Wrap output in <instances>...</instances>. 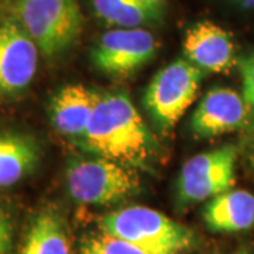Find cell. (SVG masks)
<instances>
[{"label":"cell","mask_w":254,"mask_h":254,"mask_svg":"<svg viewBox=\"0 0 254 254\" xmlns=\"http://www.w3.org/2000/svg\"><path fill=\"white\" fill-rule=\"evenodd\" d=\"M239 254H246V253H239Z\"/></svg>","instance_id":"obj_21"},{"label":"cell","mask_w":254,"mask_h":254,"mask_svg":"<svg viewBox=\"0 0 254 254\" xmlns=\"http://www.w3.org/2000/svg\"><path fill=\"white\" fill-rule=\"evenodd\" d=\"M203 71L187 58L177 60L155 73L144 95V105L158 128L173 130L196 99Z\"/></svg>","instance_id":"obj_5"},{"label":"cell","mask_w":254,"mask_h":254,"mask_svg":"<svg viewBox=\"0 0 254 254\" xmlns=\"http://www.w3.org/2000/svg\"><path fill=\"white\" fill-rule=\"evenodd\" d=\"M13 229L10 225L9 218L0 209V254H9L11 249Z\"/></svg>","instance_id":"obj_18"},{"label":"cell","mask_w":254,"mask_h":254,"mask_svg":"<svg viewBox=\"0 0 254 254\" xmlns=\"http://www.w3.org/2000/svg\"><path fill=\"white\" fill-rule=\"evenodd\" d=\"M158 41L144 28H118L100 37L91 53L92 63L110 76H128L157 54Z\"/></svg>","instance_id":"obj_7"},{"label":"cell","mask_w":254,"mask_h":254,"mask_svg":"<svg viewBox=\"0 0 254 254\" xmlns=\"http://www.w3.org/2000/svg\"><path fill=\"white\" fill-rule=\"evenodd\" d=\"M102 233L151 254H180L195 245V233L164 213L145 206L119 209L99 223Z\"/></svg>","instance_id":"obj_2"},{"label":"cell","mask_w":254,"mask_h":254,"mask_svg":"<svg viewBox=\"0 0 254 254\" xmlns=\"http://www.w3.org/2000/svg\"><path fill=\"white\" fill-rule=\"evenodd\" d=\"M65 180L71 198L91 206L113 205L140 190V178L134 170L99 155L72 158L66 165Z\"/></svg>","instance_id":"obj_3"},{"label":"cell","mask_w":254,"mask_h":254,"mask_svg":"<svg viewBox=\"0 0 254 254\" xmlns=\"http://www.w3.org/2000/svg\"><path fill=\"white\" fill-rule=\"evenodd\" d=\"M40 145L33 137L0 133V188L11 187L33 173L40 163Z\"/></svg>","instance_id":"obj_13"},{"label":"cell","mask_w":254,"mask_h":254,"mask_svg":"<svg viewBox=\"0 0 254 254\" xmlns=\"http://www.w3.org/2000/svg\"><path fill=\"white\" fill-rule=\"evenodd\" d=\"M92 154L126 165H143L154 140L141 115L125 93H99L85 134L78 141Z\"/></svg>","instance_id":"obj_1"},{"label":"cell","mask_w":254,"mask_h":254,"mask_svg":"<svg viewBox=\"0 0 254 254\" xmlns=\"http://www.w3.org/2000/svg\"><path fill=\"white\" fill-rule=\"evenodd\" d=\"M81 254H151L137 246L102 233L88 239L82 246Z\"/></svg>","instance_id":"obj_16"},{"label":"cell","mask_w":254,"mask_h":254,"mask_svg":"<svg viewBox=\"0 0 254 254\" xmlns=\"http://www.w3.org/2000/svg\"><path fill=\"white\" fill-rule=\"evenodd\" d=\"M18 254H71L65 222L58 210L46 208L37 213Z\"/></svg>","instance_id":"obj_14"},{"label":"cell","mask_w":254,"mask_h":254,"mask_svg":"<svg viewBox=\"0 0 254 254\" xmlns=\"http://www.w3.org/2000/svg\"><path fill=\"white\" fill-rule=\"evenodd\" d=\"M203 220L212 232L236 233L254 226V195L246 190H230L209 200Z\"/></svg>","instance_id":"obj_12"},{"label":"cell","mask_w":254,"mask_h":254,"mask_svg":"<svg viewBox=\"0 0 254 254\" xmlns=\"http://www.w3.org/2000/svg\"><path fill=\"white\" fill-rule=\"evenodd\" d=\"M14 14L40 53L50 58L69 50L83 26L76 0H17Z\"/></svg>","instance_id":"obj_4"},{"label":"cell","mask_w":254,"mask_h":254,"mask_svg":"<svg viewBox=\"0 0 254 254\" xmlns=\"http://www.w3.org/2000/svg\"><path fill=\"white\" fill-rule=\"evenodd\" d=\"M157 1H163V0H157Z\"/></svg>","instance_id":"obj_20"},{"label":"cell","mask_w":254,"mask_h":254,"mask_svg":"<svg viewBox=\"0 0 254 254\" xmlns=\"http://www.w3.org/2000/svg\"><path fill=\"white\" fill-rule=\"evenodd\" d=\"M184 53L187 60L203 72H226L236 64L230 33L212 21H199L188 28Z\"/></svg>","instance_id":"obj_10"},{"label":"cell","mask_w":254,"mask_h":254,"mask_svg":"<svg viewBox=\"0 0 254 254\" xmlns=\"http://www.w3.org/2000/svg\"><path fill=\"white\" fill-rule=\"evenodd\" d=\"M236 1L246 9H254V0H236Z\"/></svg>","instance_id":"obj_19"},{"label":"cell","mask_w":254,"mask_h":254,"mask_svg":"<svg viewBox=\"0 0 254 254\" xmlns=\"http://www.w3.org/2000/svg\"><path fill=\"white\" fill-rule=\"evenodd\" d=\"M249 106L243 96L229 88H215L200 100L190 119V128L198 138H212L237 130L247 120Z\"/></svg>","instance_id":"obj_9"},{"label":"cell","mask_w":254,"mask_h":254,"mask_svg":"<svg viewBox=\"0 0 254 254\" xmlns=\"http://www.w3.org/2000/svg\"><path fill=\"white\" fill-rule=\"evenodd\" d=\"M99 93L83 85H66L55 93L50 103L53 126L64 136L79 141L89 125Z\"/></svg>","instance_id":"obj_11"},{"label":"cell","mask_w":254,"mask_h":254,"mask_svg":"<svg viewBox=\"0 0 254 254\" xmlns=\"http://www.w3.org/2000/svg\"><path fill=\"white\" fill-rule=\"evenodd\" d=\"M38 47L16 20L0 24V95L21 93L37 72Z\"/></svg>","instance_id":"obj_8"},{"label":"cell","mask_w":254,"mask_h":254,"mask_svg":"<svg viewBox=\"0 0 254 254\" xmlns=\"http://www.w3.org/2000/svg\"><path fill=\"white\" fill-rule=\"evenodd\" d=\"M237 148L227 144L192 157L184 164L177 180L180 206H190L210 200L233 190L236 180Z\"/></svg>","instance_id":"obj_6"},{"label":"cell","mask_w":254,"mask_h":254,"mask_svg":"<svg viewBox=\"0 0 254 254\" xmlns=\"http://www.w3.org/2000/svg\"><path fill=\"white\" fill-rule=\"evenodd\" d=\"M96 14L119 28H141L163 17V1L157 0H92Z\"/></svg>","instance_id":"obj_15"},{"label":"cell","mask_w":254,"mask_h":254,"mask_svg":"<svg viewBox=\"0 0 254 254\" xmlns=\"http://www.w3.org/2000/svg\"><path fill=\"white\" fill-rule=\"evenodd\" d=\"M243 79V99L249 109L254 110V53L240 61Z\"/></svg>","instance_id":"obj_17"}]
</instances>
